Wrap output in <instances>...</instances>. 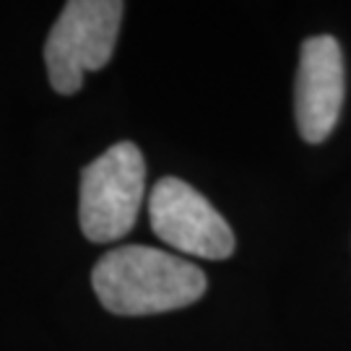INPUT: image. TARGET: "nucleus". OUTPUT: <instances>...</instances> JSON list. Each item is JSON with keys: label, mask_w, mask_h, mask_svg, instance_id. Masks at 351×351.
<instances>
[{"label": "nucleus", "mask_w": 351, "mask_h": 351, "mask_svg": "<svg viewBox=\"0 0 351 351\" xmlns=\"http://www.w3.org/2000/svg\"><path fill=\"white\" fill-rule=\"evenodd\" d=\"M91 284L104 310L114 315H156L182 310L206 291V274L172 252L125 245L101 255Z\"/></svg>", "instance_id": "1"}, {"label": "nucleus", "mask_w": 351, "mask_h": 351, "mask_svg": "<svg viewBox=\"0 0 351 351\" xmlns=\"http://www.w3.org/2000/svg\"><path fill=\"white\" fill-rule=\"evenodd\" d=\"M146 193V164L136 143L107 149L81 172L78 219L91 242L123 239L136 226Z\"/></svg>", "instance_id": "2"}, {"label": "nucleus", "mask_w": 351, "mask_h": 351, "mask_svg": "<svg viewBox=\"0 0 351 351\" xmlns=\"http://www.w3.org/2000/svg\"><path fill=\"white\" fill-rule=\"evenodd\" d=\"M125 5L120 0H71L45 42V63L58 94H75L84 75L112 60Z\"/></svg>", "instance_id": "3"}, {"label": "nucleus", "mask_w": 351, "mask_h": 351, "mask_svg": "<svg viewBox=\"0 0 351 351\" xmlns=\"http://www.w3.org/2000/svg\"><path fill=\"white\" fill-rule=\"evenodd\" d=\"M149 219L154 234L185 255L224 261L234 252V232L224 216L198 190L177 177H162L154 185Z\"/></svg>", "instance_id": "4"}, {"label": "nucleus", "mask_w": 351, "mask_h": 351, "mask_svg": "<svg viewBox=\"0 0 351 351\" xmlns=\"http://www.w3.org/2000/svg\"><path fill=\"white\" fill-rule=\"evenodd\" d=\"M343 107V55L330 34H317L302 42L294 117L300 136L307 143H323L333 133Z\"/></svg>", "instance_id": "5"}]
</instances>
